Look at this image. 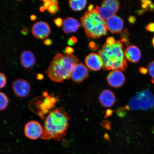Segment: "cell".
<instances>
[{
	"label": "cell",
	"instance_id": "1",
	"mask_svg": "<svg viewBox=\"0 0 154 154\" xmlns=\"http://www.w3.org/2000/svg\"><path fill=\"white\" fill-rule=\"evenodd\" d=\"M70 118L62 108H56L50 112L45 117L42 139H53L60 141L66 135Z\"/></svg>",
	"mask_w": 154,
	"mask_h": 154
},
{
	"label": "cell",
	"instance_id": "2",
	"mask_svg": "<svg viewBox=\"0 0 154 154\" xmlns=\"http://www.w3.org/2000/svg\"><path fill=\"white\" fill-rule=\"evenodd\" d=\"M79 61L74 55L57 54L45 72L53 82H62L71 78L73 68Z\"/></svg>",
	"mask_w": 154,
	"mask_h": 154
},
{
	"label": "cell",
	"instance_id": "3",
	"mask_svg": "<svg viewBox=\"0 0 154 154\" xmlns=\"http://www.w3.org/2000/svg\"><path fill=\"white\" fill-rule=\"evenodd\" d=\"M98 53L103 60L104 70L124 72L128 68V63L124 56V45L120 40L116 41L112 45L105 44Z\"/></svg>",
	"mask_w": 154,
	"mask_h": 154
},
{
	"label": "cell",
	"instance_id": "4",
	"mask_svg": "<svg viewBox=\"0 0 154 154\" xmlns=\"http://www.w3.org/2000/svg\"><path fill=\"white\" fill-rule=\"evenodd\" d=\"M80 21L88 38H99L107 34L105 21L94 10L85 13Z\"/></svg>",
	"mask_w": 154,
	"mask_h": 154
},
{
	"label": "cell",
	"instance_id": "5",
	"mask_svg": "<svg viewBox=\"0 0 154 154\" xmlns=\"http://www.w3.org/2000/svg\"><path fill=\"white\" fill-rule=\"evenodd\" d=\"M154 107V95L149 90L138 92L131 99L126 109L146 110Z\"/></svg>",
	"mask_w": 154,
	"mask_h": 154
},
{
	"label": "cell",
	"instance_id": "6",
	"mask_svg": "<svg viewBox=\"0 0 154 154\" xmlns=\"http://www.w3.org/2000/svg\"><path fill=\"white\" fill-rule=\"evenodd\" d=\"M120 3L116 0H106L102 2L100 6H96L94 11L104 21H106L118 11Z\"/></svg>",
	"mask_w": 154,
	"mask_h": 154
},
{
	"label": "cell",
	"instance_id": "7",
	"mask_svg": "<svg viewBox=\"0 0 154 154\" xmlns=\"http://www.w3.org/2000/svg\"><path fill=\"white\" fill-rule=\"evenodd\" d=\"M43 97L36 102L35 106L37 108L36 113L42 119L51 109L54 107L57 102V99L52 95H49L47 92H43Z\"/></svg>",
	"mask_w": 154,
	"mask_h": 154
},
{
	"label": "cell",
	"instance_id": "8",
	"mask_svg": "<svg viewBox=\"0 0 154 154\" xmlns=\"http://www.w3.org/2000/svg\"><path fill=\"white\" fill-rule=\"evenodd\" d=\"M43 131V127L36 121H30L26 123L25 126V134L27 137L30 140H35L41 137Z\"/></svg>",
	"mask_w": 154,
	"mask_h": 154
},
{
	"label": "cell",
	"instance_id": "9",
	"mask_svg": "<svg viewBox=\"0 0 154 154\" xmlns=\"http://www.w3.org/2000/svg\"><path fill=\"white\" fill-rule=\"evenodd\" d=\"M12 88L15 95L17 97H26L30 93V85L26 80L23 79H18L14 81L12 84Z\"/></svg>",
	"mask_w": 154,
	"mask_h": 154
},
{
	"label": "cell",
	"instance_id": "10",
	"mask_svg": "<svg viewBox=\"0 0 154 154\" xmlns=\"http://www.w3.org/2000/svg\"><path fill=\"white\" fill-rule=\"evenodd\" d=\"M51 29L47 22L38 21L35 23L32 28V33L35 37L38 39L47 38L51 33Z\"/></svg>",
	"mask_w": 154,
	"mask_h": 154
},
{
	"label": "cell",
	"instance_id": "11",
	"mask_svg": "<svg viewBox=\"0 0 154 154\" xmlns=\"http://www.w3.org/2000/svg\"><path fill=\"white\" fill-rule=\"evenodd\" d=\"M88 75L87 67L81 63H78L73 68L71 78L75 82H80L87 78Z\"/></svg>",
	"mask_w": 154,
	"mask_h": 154
},
{
	"label": "cell",
	"instance_id": "12",
	"mask_svg": "<svg viewBox=\"0 0 154 154\" xmlns=\"http://www.w3.org/2000/svg\"><path fill=\"white\" fill-rule=\"evenodd\" d=\"M105 22L107 30L112 34L119 33L124 28V20L115 14L108 19Z\"/></svg>",
	"mask_w": 154,
	"mask_h": 154
},
{
	"label": "cell",
	"instance_id": "13",
	"mask_svg": "<svg viewBox=\"0 0 154 154\" xmlns=\"http://www.w3.org/2000/svg\"><path fill=\"white\" fill-rule=\"evenodd\" d=\"M85 61L86 66L92 70L99 71L103 67V60L99 54H90L86 57Z\"/></svg>",
	"mask_w": 154,
	"mask_h": 154
},
{
	"label": "cell",
	"instance_id": "14",
	"mask_svg": "<svg viewBox=\"0 0 154 154\" xmlns=\"http://www.w3.org/2000/svg\"><path fill=\"white\" fill-rule=\"evenodd\" d=\"M107 79L109 85L115 88L122 86L125 81L124 74L118 70L112 71L108 75Z\"/></svg>",
	"mask_w": 154,
	"mask_h": 154
},
{
	"label": "cell",
	"instance_id": "15",
	"mask_svg": "<svg viewBox=\"0 0 154 154\" xmlns=\"http://www.w3.org/2000/svg\"><path fill=\"white\" fill-rule=\"evenodd\" d=\"M124 56L126 60L131 63H137L141 58V52L139 48L136 46L130 45L125 50Z\"/></svg>",
	"mask_w": 154,
	"mask_h": 154
},
{
	"label": "cell",
	"instance_id": "16",
	"mask_svg": "<svg viewBox=\"0 0 154 154\" xmlns=\"http://www.w3.org/2000/svg\"><path fill=\"white\" fill-rule=\"evenodd\" d=\"M80 26L79 22L77 19L68 17L63 20L62 29L63 32L68 34L76 32Z\"/></svg>",
	"mask_w": 154,
	"mask_h": 154
},
{
	"label": "cell",
	"instance_id": "17",
	"mask_svg": "<svg viewBox=\"0 0 154 154\" xmlns=\"http://www.w3.org/2000/svg\"><path fill=\"white\" fill-rule=\"evenodd\" d=\"M99 100L102 105L106 107H110L114 104L116 97L113 92L108 90H105L101 92Z\"/></svg>",
	"mask_w": 154,
	"mask_h": 154
},
{
	"label": "cell",
	"instance_id": "18",
	"mask_svg": "<svg viewBox=\"0 0 154 154\" xmlns=\"http://www.w3.org/2000/svg\"><path fill=\"white\" fill-rule=\"evenodd\" d=\"M36 59L34 54L31 51H25L21 54L20 63L25 68H30L35 64Z\"/></svg>",
	"mask_w": 154,
	"mask_h": 154
},
{
	"label": "cell",
	"instance_id": "19",
	"mask_svg": "<svg viewBox=\"0 0 154 154\" xmlns=\"http://www.w3.org/2000/svg\"><path fill=\"white\" fill-rule=\"evenodd\" d=\"M86 4V0H71L69 1V5L71 8L75 11L82 10L85 7Z\"/></svg>",
	"mask_w": 154,
	"mask_h": 154
},
{
	"label": "cell",
	"instance_id": "20",
	"mask_svg": "<svg viewBox=\"0 0 154 154\" xmlns=\"http://www.w3.org/2000/svg\"><path fill=\"white\" fill-rule=\"evenodd\" d=\"M9 100L5 93L0 92V111L4 110L8 106Z\"/></svg>",
	"mask_w": 154,
	"mask_h": 154
},
{
	"label": "cell",
	"instance_id": "21",
	"mask_svg": "<svg viewBox=\"0 0 154 154\" xmlns=\"http://www.w3.org/2000/svg\"><path fill=\"white\" fill-rule=\"evenodd\" d=\"M142 7L144 11H153L154 10V4L150 1H142Z\"/></svg>",
	"mask_w": 154,
	"mask_h": 154
},
{
	"label": "cell",
	"instance_id": "22",
	"mask_svg": "<svg viewBox=\"0 0 154 154\" xmlns=\"http://www.w3.org/2000/svg\"><path fill=\"white\" fill-rule=\"evenodd\" d=\"M122 38L121 41L122 43H124L127 46L129 47L130 44L128 37V33L127 29L125 30L122 32Z\"/></svg>",
	"mask_w": 154,
	"mask_h": 154
},
{
	"label": "cell",
	"instance_id": "23",
	"mask_svg": "<svg viewBox=\"0 0 154 154\" xmlns=\"http://www.w3.org/2000/svg\"><path fill=\"white\" fill-rule=\"evenodd\" d=\"M147 67L149 74L152 78V80H154V60L150 63Z\"/></svg>",
	"mask_w": 154,
	"mask_h": 154
},
{
	"label": "cell",
	"instance_id": "24",
	"mask_svg": "<svg viewBox=\"0 0 154 154\" xmlns=\"http://www.w3.org/2000/svg\"><path fill=\"white\" fill-rule=\"evenodd\" d=\"M6 77L3 73L0 72V89L3 88L6 85Z\"/></svg>",
	"mask_w": 154,
	"mask_h": 154
},
{
	"label": "cell",
	"instance_id": "25",
	"mask_svg": "<svg viewBox=\"0 0 154 154\" xmlns=\"http://www.w3.org/2000/svg\"><path fill=\"white\" fill-rule=\"evenodd\" d=\"M49 13L52 14H56L59 11L58 5H51L48 9Z\"/></svg>",
	"mask_w": 154,
	"mask_h": 154
},
{
	"label": "cell",
	"instance_id": "26",
	"mask_svg": "<svg viewBox=\"0 0 154 154\" xmlns=\"http://www.w3.org/2000/svg\"><path fill=\"white\" fill-rule=\"evenodd\" d=\"M54 22L58 27L63 26V19L61 18H56L54 20Z\"/></svg>",
	"mask_w": 154,
	"mask_h": 154
},
{
	"label": "cell",
	"instance_id": "27",
	"mask_svg": "<svg viewBox=\"0 0 154 154\" xmlns=\"http://www.w3.org/2000/svg\"><path fill=\"white\" fill-rule=\"evenodd\" d=\"M88 47L92 51H96L99 49V46L96 45V44L94 42H90Z\"/></svg>",
	"mask_w": 154,
	"mask_h": 154
},
{
	"label": "cell",
	"instance_id": "28",
	"mask_svg": "<svg viewBox=\"0 0 154 154\" xmlns=\"http://www.w3.org/2000/svg\"><path fill=\"white\" fill-rule=\"evenodd\" d=\"M115 38L112 37L108 38L106 40V44L108 45H114L116 43Z\"/></svg>",
	"mask_w": 154,
	"mask_h": 154
},
{
	"label": "cell",
	"instance_id": "29",
	"mask_svg": "<svg viewBox=\"0 0 154 154\" xmlns=\"http://www.w3.org/2000/svg\"><path fill=\"white\" fill-rule=\"evenodd\" d=\"M146 29L148 32H154V23H150L148 24L146 27Z\"/></svg>",
	"mask_w": 154,
	"mask_h": 154
},
{
	"label": "cell",
	"instance_id": "30",
	"mask_svg": "<svg viewBox=\"0 0 154 154\" xmlns=\"http://www.w3.org/2000/svg\"><path fill=\"white\" fill-rule=\"evenodd\" d=\"M44 2V7L46 9L48 10L49 7L52 4L51 0H43Z\"/></svg>",
	"mask_w": 154,
	"mask_h": 154
},
{
	"label": "cell",
	"instance_id": "31",
	"mask_svg": "<svg viewBox=\"0 0 154 154\" xmlns=\"http://www.w3.org/2000/svg\"><path fill=\"white\" fill-rule=\"evenodd\" d=\"M74 51V49L70 47H67L65 49V53L68 55H72Z\"/></svg>",
	"mask_w": 154,
	"mask_h": 154
},
{
	"label": "cell",
	"instance_id": "32",
	"mask_svg": "<svg viewBox=\"0 0 154 154\" xmlns=\"http://www.w3.org/2000/svg\"><path fill=\"white\" fill-rule=\"evenodd\" d=\"M43 43L45 45L47 46L51 45L53 44V41L50 38H47L44 40Z\"/></svg>",
	"mask_w": 154,
	"mask_h": 154
},
{
	"label": "cell",
	"instance_id": "33",
	"mask_svg": "<svg viewBox=\"0 0 154 154\" xmlns=\"http://www.w3.org/2000/svg\"><path fill=\"white\" fill-rule=\"evenodd\" d=\"M139 69L140 72L142 74H146L148 72L147 69L144 67H140Z\"/></svg>",
	"mask_w": 154,
	"mask_h": 154
},
{
	"label": "cell",
	"instance_id": "34",
	"mask_svg": "<svg viewBox=\"0 0 154 154\" xmlns=\"http://www.w3.org/2000/svg\"><path fill=\"white\" fill-rule=\"evenodd\" d=\"M128 21L129 23L131 24H134L136 22V18L133 16H131L129 17Z\"/></svg>",
	"mask_w": 154,
	"mask_h": 154
},
{
	"label": "cell",
	"instance_id": "35",
	"mask_svg": "<svg viewBox=\"0 0 154 154\" xmlns=\"http://www.w3.org/2000/svg\"><path fill=\"white\" fill-rule=\"evenodd\" d=\"M29 30L27 28L25 27L23 28L22 31H21V33L23 35H26L28 34Z\"/></svg>",
	"mask_w": 154,
	"mask_h": 154
},
{
	"label": "cell",
	"instance_id": "36",
	"mask_svg": "<svg viewBox=\"0 0 154 154\" xmlns=\"http://www.w3.org/2000/svg\"><path fill=\"white\" fill-rule=\"evenodd\" d=\"M94 9V6L93 4L90 5L88 8V12H91Z\"/></svg>",
	"mask_w": 154,
	"mask_h": 154
},
{
	"label": "cell",
	"instance_id": "37",
	"mask_svg": "<svg viewBox=\"0 0 154 154\" xmlns=\"http://www.w3.org/2000/svg\"><path fill=\"white\" fill-rule=\"evenodd\" d=\"M43 75L41 74H38L37 75V79L38 80H42L44 79Z\"/></svg>",
	"mask_w": 154,
	"mask_h": 154
},
{
	"label": "cell",
	"instance_id": "38",
	"mask_svg": "<svg viewBox=\"0 0 154 154\" xmlns=\"http://www.w3.org/2000/svg\"><path fill=\"white\" fill-rule=\"evenodd\" d=\"M70 39L71 41H72L73 43L74 44L76 43H77V41H78V40H77V38L75 37H72Z\"/></svg>",
	"mask_w": 154,
	"mask_h": 154
},
{
	"label": "cell",
	"instance_id": "39",
	"mask_svg": "<svg viewBox=\"0 0 154 154\" xmlns=\"http://www.w3.org/2000/svg\"><path fill=\"white\" fill-rule=\"evenodd\" d=\"M30 20L32 21H34L36 19V16L35 15H32L30 17Z\"/></svg>",
	"mask_w": 154,
	"mask_h": 154
},
{
	"label": "cell",
	"instance_id": "40",
	"mask_svg": "<svg viewBox=\"0 0 154 154\" xmlns=\"http://www.w3.org/2000/svg\"><path fill=\"white\" fill-rule=\"evenodd\" d=\"M52 4V5H58V2L56 0H51Z\"/></svg>",
	"mask_w": 154,
	"mask_h": 154
},
{
	"label": "cell",
	"instance_id": "41",
	"mask_svg": "<svg viewBox=\"0 0 154 154\" xmlns=\"http://www.w3.org/2000/svg\"><path fill=\"white\" fill-rule=\"evenodd\" d=\"M67 44H68L70 46H73L75 45V44L73 43L71 41L70 39H69L68 42H67Z\"/></svg>",
	"mask_w": 154,
	"mask_h": 154
},
{
	"label": "cell",
	"instance_id": "42",
	"mask_svg": "<svg viewBox=\"0 0 154 154\" xmlns=\"http://www.w3.org/2000/svg\"><path fill=\"white\" fill-rule=\"evenodd\" d=\"M45 8H44V6H42L40 7L39 10L40 11H41V12H43L44 11H45Z\"/></svg>",
	"mask_w": 154,
	"mask_h": 154
},
{
	"label": "cell",
	"instance_id": "43",
	"mask_svg": "<svg viewBox=\"0 0 154 154\" xmlns=\"http://www.w3.org/2000/svg\"><path fill=\"white\" fill-rule=\"evenodd\" d=\"M152 43L153 45L154 46V37H153L152 40Z\"/></svg>",
	"mask_w": 154,
	"mask_h": 154
},
{
	"label": "cell",
	"instance_id": "44",
	"mask_svg": "<svg viewBox=\"0 0 154 154\" xmlns=\"http://www.w3.org/2000/svg\"><path fill=\"white\" fill-rule=\"evenodd\" d=\"M152 82L154 84V80H152Z\"/></svg>",
	"mask_w": 154,
	"mask_h": 154
}]
</instances>
